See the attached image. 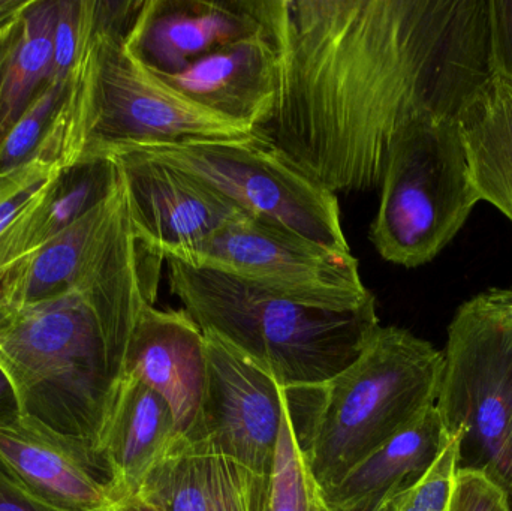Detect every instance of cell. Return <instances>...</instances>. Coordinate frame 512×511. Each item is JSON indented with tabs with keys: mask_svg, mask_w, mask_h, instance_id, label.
<instances>
[{
	"mask_svg": "<svg viewBox=\"0 0 512 511\" xmlns=\"http://www.w3.org/2000/svg\"><path fill=\"white\" fill-rule=\"evenodd\" d=\"M276 57L256 135L327 191L381 185L415 125L459 120L492 74L489 0H246Z\"/></svg>",
	"mask_w": 512,
	"mask_h": 511,
	"instance_id": "obj_1",
	"label": "cell"
},
{
	"mask_svg": "<svg viewBox=\"0 0 512 511\" xmlns=\"http://www.w3.org/2000/svg\"><path fill=\"white\" fill-rule=\"evenodd\" d=\"M164 263L129 219L107 257L71 290L33 305L0 303V369L24 425L69 447L108 485L102 435Z\"/></svg>",
	"mask_w": 512,
	"mask_h": 511,
	"instance_id": "obj_2",
	"label": "cell"
},
{
	"mask_svg": "<svg viewBox=\"0 0 512 511\" xmlns=\"http://www.w3.org/2000/svg\"><path fill=\"white\" fill-rule=\"evenodd\" d=\"M141 3L81 0L74 66L39 146L65 171L146 147L256 134L168 89L132 56L125 36Z\"/></svg>",
	"mask_w": 512,
	"mask_h": 511,
	"instance_id": "obj_3",
	"label": "cell"
},
{
	"mask_svg": "<svg viewBox=\"0 0 512 511\" xmlns=\"http://www.w3.org/2000/svg\"><path fill=\"white\" fill-rule=\"evenodd\" d=\"M168 285L207 335L270 372L286 392L318 389L348 368L381 326L376 305H301L236 276L168 258Z\"/></svg>",
	"mask_w": 512,
	"mask_h": 511,
	"instance_id": "obj_4",
	"label": "cell"
},
{
	"mask_svg": "<svg viewBox=\"0 0 512 511\" xmlns=\"http://www.w3.org/2000/svg\"><path fill=\"white\" fill-rule=\"evenodd\" d=\"M444 351L396 326H379L360 356L318 389L297 429L321 491L436 405Z\"/></svg>",
	"mask_w": 512,
	"mask_h": 511,
	"instance_id": "obj_5",
	"label": "cell"
},
{
	"mask_svg": "<svg viewBox=\"0 0 512 511\" xmlns=\"http://www.w3.org/2000/svg\"><path fill=\"white\" fill-rule=\"evenodd\" d=\"M370 240L397 266H424L460 233L481 203L469 176L457 120L409 129L391 150Z\"/></svg>",
	"mask_w": 512,
	"mask_h": 511,
	"instance_id": "obj_6",
	"label": "cell"
},
{
	"mask_svg": "<svg viewBox=\"0 0 512 511\" xmlns=\"http://www.w3.org/2000/svg\"><path fill=\"white\" fill-rule=\"evenodd\" d=\"M197 177L252 218L325 248L351 252L337 195L319 186L258 135L189 140L132 150Z\"/></svg>",
	"mask_w": 512,
	"mask_h": 511,
	"instance_id": "obj_7",
	"label": "cell"
},
{
	"mask_svg": "<svg viewBox=\"0 0 512 511\" xmlns=\"http://www.w3.org/2000/svg\"><path fill=\"white\" fill-rule=\"evenodd\" d=\"M502 293L483 291L457 309L436 401L447 434H463L459 467L499 483L512 419V327L502 317Z\"/></svg>",
	"mask_w": 512,
	"mask_h": 511,
	"instance_id": "obj_8",
	"label": "cell"
},
{
	"mask_svg": "<svg viewBox=\"0 0 512 511\" xmlns=\"http://www.w3.org/2000/svg\"><path fill=\"white\" fill-rule=\"evenodd\" d=\"M174 260L236 276L313 308L360 311L376 305L352 252L333 251L246 213Z\"/></svg>",
	"mask_w": 512,
	"mask_h": 511,
	"instance_id": "obj_9",
	"label": "cell"
},
{
	"mask_svg": "<svg viewBox=\"0 0 512 511\" xmlns=\"http://www.w3.org/2000/svg\"><path fill=\"white\" fill-rule=\"evenodd\" d=\"M204 336L207 345L206 395L200 423L186 440L206 441L216 452L268 480L286 390L270 372L228 347L221 339L207 333Z\"/></svg>",
	"mask_w": 512,
	"mask_h": 511,
	"instance_id": "obj_10",
	"label": "cell"
},
{
	"mask_svg": "<svg viewBox=\"0 0 512 511\" xmlns=\"http://www.w3.org/2000/svg\"><path fill=\"white\" fill-rule=\"evenodd\" d=\"M116 165L140 239L164 260L182 258L242 210L191 174L165 162L125 153Z\"/></svg>",
	"mask_w": 512,
	"mask_h": 511,
	"instance_id": "obj_11",
	"label": "cell"
},
{
	"mask_svg": "<svg viewBox=\"0 0 512 511\" xmlns=\"http://www.w3.org/2000/svg\"><path fill=\"white\" fill-rule=\"evenodd\" d=\"M114 168L113 185L101 201L38 251L0 273L2 305H33L66 293L104 260L129 216L125 185Z\"/></svg>",
	"mask_w": 512,
	"mask_h": 511,
	"instance_id": "obj_12",
	"label": "cell"
},
{
	"mask_svg": "<svg viewBox=\"0 0 512 511\" xmlns=\"http://www.w3.org/2000/svg\"><path fill=\"white\" fill-rule=\"evenodd\" d=\"M259 32L246 0H144L125 41L144 68L177 74L198 57Z\"/></svg>",
	"mask_w": 512,
	"mask_h": 511,
	"instance_id": "obj_13",
	"label": "cell"
},
{
	"mask_svg": "<svg viewBox=\"0 0 512 511\" xmlns=\"http://www.w3.org/2000/svg\"><path fill=\"white\" fill-rule=\"evenodd\" d=\"M125 375L167 401L182 437L194 434L206 395L207 345L203 330L185 309H143L129 344Z\"/></svg>",
	"mask_w": 512,
	"mask_h": 511,
	"instance_id": "obj_14",
	"label": "cell"
},
{
	"mask_svg": "<svg viewBox=\"0 0 512 511\" xmlns=\"http://www.w3.org/2000/svg\"><path fill=\"white\" fill-rule=\"evenodd\" d=\"M152 74L188 101L255 131L276 101V57L262 32L204 54L177 74Z\"/></svg>",
	"mask_w": 512,
	"mask_h": 511,
	"instance_id": "obj_15",
	"label": "cell"
},
{
	"mask_svg": "<svg viewBox=\"0 0 512 511\" xmlns=\"http://www.w3.org/2000/svg\"><path fill=\"white\" fill-rule=\"evenodd\" d=\"M267 483L206 441L180 437L135 497L156 511H262Z\"/></svg>",
	"mask_w": 512,
	"mask_h": 511,
	"instance_id": "obj_16",
	"label": "cell"
},
{
	"mask_svg": "<svg viewBox=\"0 0 512 511\" xmlns=\"http://www.w3.org/2000/svg\"><path fill=\"white\" fill-rule=\"evenodd\" d=\"M182 437L164 398L125 375L101 441V459L116 504L135 497L147 476Z\"/></svg>",
	"mask_w": 512,
	"mask_h": 511,
	"instance_id": "obj_17",
	"label": "cell"
},
{
	"mask_svg": "<svg viewBox=\"0 0 512 511\" xmlns=\"http://www.w3.org/2000/svg\"><path fill=\"white\" fill-rule=\"evenodd\" d=\"M433 405L405 431L370 453L339 482L322 492L330 511H379L417 483L450 441Z\"/></svg>",
	"mask_w": 512,
	"mask_h": 511,
	"instance_id": "obj_18",
	"label": "cell"
},
{
	"mask_svg": "<svg viewBox=\"0 0 512 511\" xmlns=\"http://www.w3.org/2000/svg\"><path fill=\"white\" fill-rule=\"evenodd\" d=\"M0 464L45 506L56 511H111L107 480L81 456L29 426L0 431Z\"/></svg>",
	"mask_w": 512,
	"mask_h": 511,
	"instance_id": "obj_19",
	"label": "cell"
},
{
	"mask_svg": "<svg viewBox=\"0 0 512 511\" xmlns=\"http://www.w3.org/2000/svg\"><path fill=\"white\" fill-rule=\"evenodd\" d=\"M457 123L481 203L492 204L512 224V84L490 78Z\"/></svg>",
	"mask_w": 512,
	"mask_h": 511,
	"instance_id": "obj_20",
	"label": "cell"
},
{
	"mask_svg": "<svg viewBox=\"0 0 512 511\" xmlns=\"http://www.w3.org/2000/svg\"><path fill=\"white\" fill-rule=\"evenodd\" d=\"M111 162L66 171L41 203L27 210L0 236V273L33 254L101 201L114 182Z\"/></svg>",
	"mask_w": 512,
	"mask_h": 511,
	"instance_id": "obj_21",
	"label": "cell"
},
{
	"mask_svg": "<svg viewBox=\"0 0 512 511\" xmlns=\"http://www.w3.org/2000/svg\"><path fill=\"white\" fill-rule=\"evenodd\" d=\"M57 9L59 0H32L23 14L21 41L12 57L0 102V143L50 80Z\"/></svg>",
	"mask_w": 512,
	"mask_h": 511,
	"instance_id": "obj_22",
	"label": "cell"
},
{
	"mask_svg": "<svg viewBox=\"0 0 512 511\" xmlns=\"http://www.w3.org/2000/svg\"><path fill=\"white\" fill-rule=\"evenodd\" d=\"M262 511H330L307 464L288 393Z\"/></svg>",
	"mask_w": 512,
	"mask_h": 511,
	"instance_id": "obj_23",
	"label": "cell"
},
{
	"mask_svg": "<svg viewBox=\"0 0 512 511\" xmlns=\"http://www.w3.org/2000/svg\"><path fill=\"white\" fill-rule=\"evenodd\" d=\"M68 83L48 80L0 143V173L29 162L38 152L59 110Z\"/></svg>",
	"mask_w": 512,
	"mask_h": 511,
	"instance_id": "obj_24",
	"label": "cell"
},
{
	"mask_svg": "<svg viewBox=\"0 0 512 511\" xmlns=\"http://www.w3.org/2000/svg\"><path fill=\"white\" fill-rule=\"evenodd\" d=\"M65 173L59 162L41 153L15 170L0 173V236L23 213L41 203Z\"/></svg>",
	"mask_w": 512,
	"mask_h": 511,
	"instance_id": "obj_25",
	"label": "cell"
},
{
	"mask_svg": "<svg viewBox=\"0 0 512 511\" xmlns=\"http://www.w3.org/2000/svg\"><path fill=\"white\" fill-rule=\"evenodd\" d=\"M462 438V432L454 434L429 471L417 483L394 495L382 511H448Z\"/></svg>",
	"mask_w": 512,
	"mask_h": 511,
	"instance_id": "obj_26",
	"label": "cell"
},
{
	"mask_svg": "<svg viewBox=\"0 0 512 511\" xmlns=\"http://www.w3.org/2000/svg\"><path fill=\"white\" fill-rule=\"evenodd\" d=\"M448 511H512L507 489L478 468L459 467Z\"/></svg>",
	"mask_w": 512,
	"mask_h": 511,
	"instance_id": "obj_27",
	"label": "cell"
},
{
	"mask_svg": "<svg viewBox=\"0 0 512 511\" xmlns=\"http://www.w3.org/2000/svg\"><path fill=\"white\" fill-rule=\"evenodd\" d=\"M81 0H59L51 80L68 83L77 54Z\"/></svg>",
	"mask_w": 512,
	"mask_h": 511,
	"instance_id": "obj_28",
	"label": "cell"
},
{
	"mask_svg": "<svg viewBox=\"0 0 512 511\" xmlns=\"http://www.w3.org/2000/svg\"><path fill=\"white\" fill-rule=\"evenodd\" d=\"M489 41L493 77L512 84V0H489Z\"/></svg>",
	"mask_w": 512,
	"mask_h": 511,
	"instance_id": "obj_29",
	"label": "cell"
},
{
	"mask_svg": "<svg viewBox=\"0 0 512 511\" xmlns=\"http://www.w3.org/2000/svg\"><path fill=\"white\" fill-rule=\"evenodd\" d=\"M0 511H56L36 500L2 464H0Z\"/></svg>",
	"mask_w": 512,
	"mask_h": 511,
	"instance_id": "obj_30",
	"label": "cell"
},
{
	"mask_svg": "<svg viewBox=\"0 0 512 511\" xmlns=\"http://www.w3.org/2000/svg\"><path fill=\"white\" fill-rule=\"evenodd\" d=\"M23 426L20 404L11 381L0 369V431H17Z\"/></svg>",
	"mask_w": 512,
	"mask_h": 511,
	"instance_id": "obj_31",
	"label": "cell"
},
{
	"mask_svg": "<svg viewBox=\"0 0 512 511\" xmlns=\"http://www.w3.org/2000/svg\"><path fill=\"white\" fill-rule=\"evenodd\" d=\"M21 33H23V15L0 30V102H2L3 86H5L12 57L21 41Z\"/></svg>",
	"mask_w": 512,
	"mask_h": 511,
	"instance_id": "obj_32",
	"label": "cell"
},
{
	"mask_svg": "<svg viewBox=\"0 0 512 511\" xmlns=\"http://www.w3.org/2000/svg\"><path fill=\"white\" fill-rule=\"evenodd\" d=\"M32 0H0V30L20 18Z\"/></svg>",
	"mask_w": 512,
	"mask_h": 511,
	"instance_id": "obj_33",
	"label": "cell"
},
{
	"mask_svg": "<svg viewBox=\"0 0 512 511\" xmlns=\"http://www.w3.org/2000/svg\"><path fill=\"white\" fill-rule=\"evenodd\" d=\"M501 485L507 489L512 501V419L507 443H505L504 458H502Z\"/></svg>",
	"mask_w": 512,
	"mask_h": 511,
	"instance_id": "obj_34",
	"label": "cell"
},
{
	"mask_svg": "<svg viewBox=\"0 0 512 511\" xmlns=\"http://www.w3.org/2000/svg\"><path fill=\"white\" fill-rule=\"evenodd\" d=\"M111 511H156L146 501L141 500L140 497L126 498V500L119 501Z\"/></svg>",
	"mask_w": 512,
	"mask_h": 511,
	"instance_id": "obj_35",
	"label": "cell"
},
{
	"mask_svg": "<svg viewBox=\"0 0 512 511\" xmlns=\"http://www.w3.org/2000/svg\"><path fill=\"white\" fill-rule=\"evenodd\" d=\"M502 317L512 327V290H504L502 293Z\"/></svg>",
	"mask_w": 512,
	"mask_h": 511,
	"instance_id": "obj_36",
	"label": "cell"
},
{
	"mask_svg": "<svg viewBox=\"0 0 512 511\" xmlns=\"http://www.w3.org/2000/svg\"><path fill=\"white\" fill-rule=\"evenodd\" d=\"M379 511H382V510H379Z\"/></svg>",
	"mask_w": 512,
	"mask_h": 511,
	"instance_id": "obj_37",
	"label": "cell"
}]
</instances>
